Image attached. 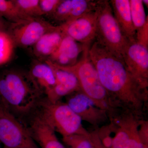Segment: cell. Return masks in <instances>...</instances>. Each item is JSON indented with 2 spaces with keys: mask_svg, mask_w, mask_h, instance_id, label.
<instances>
[{
  "mask_svg": "<svg viewBox=\"0 0 148 148\" xmlns=\"http://www.w3.org/2000/svg\"><path fill=\"white\" fill-rule=\"evenodd\" d=\"M88 55L114 108L131 112L143 117L148 99V86L132 75L121 58L94 42Z\"/></svg>",
  "mask_w": 148,
  "mask_h": 148,
  "instance_id": "cell-1",
  "label": "cell"
},
{
  "mask_svg": "<svg viewBox=\"0 0 148 148\" xmlns=\"http://www.w3.org/2000/svg\"><path fill=\"white\" fill-rule=\"evenodd\" d=\"M42 94L29 74L7 71L0 76L1 102L13 114H27L36 108Z\"/></svg>",
  "mask_w": 148,
  "mask_h": 148,
  "instance_id": "cell-2",
  "label": "cell"
},
{
  "mask_svg": "<svg viewBox=\"0 0 148 148\" xmlns=\"http://www.w3.org/2000/svg\"><path fill=\"white\" fill-rule=\"evenodd\" d=\"M89 47L84 51L81 59L73 66L64 67L54 64L58 68L73 74L78 81L80 91L90 98L98 107L107 111L110 115L116 109L112 105L108 94L100 81L95 66L89 58Z\"/></svg>",
  "mask_w": 148,
  "mask_h": 148,
  "instance_id": "cell-3",
  "label": "cell"
},
{
  "mask_svg": "<svg viewBox=\"0 0 148 148\" xmlns=\"http://www.w3.org/2000/svg\"><path fill=\"white\" fill-rule=\"evenodd\" d=\"M36 115L62 138L75 135L88 136L89 132L84 127L82 121L66 103H52L46 98L41 100Z\"/></svg>",
  "mask_w": 148,
  "mask_h": 148,
  "instance_id": "cell-4",
  "label": "cell"
},
{
  "mask_svg": "<svg viewBox=\"0 0 148 148\" xmlns=\"http://www.w3.org/2000/svg\"><path fill=\"white\" fill-rule=\"evenodd\" d=\"M95 11L96 41L122 59L123 54L129 41L120 28L109 1H97Z\"/></svg>",
  "mask_w": 148,
  "mask_h": 148,
  "instance_id": "cell-5",
  "label": "cell"
},
{
  "mask_svg": "<svg viewBox=\"0 0 148 148\" xmlns=\"http://www.w3.org/2000/svg\"><path fill=\"white\" fill-rule=\"evenodd\" d=\"M142 117L130 111L117 110L110 116L114 135L106 148H146L140 138L139 127Z\"/></svg>",
  "mask_w": 148,
  "mask_h": 148,
  "instance_id": "cell-6",
  "label": "cell"
},
{
  "mask_svg": "<svg viewBox=\"0 0 148 148\" xmlns=\"http://www.w3.org/2000/svg\"><path fill=\"white\" fill-rule=\"evenodd\" d=\"M0 142L6 148H39L25 127L0 101Z\"/></svg>",
  "mask_w": 148,
  "mask_h": 148,
  "instance_id": "cell-7",
  "label": "cell"
},
{
  "mask_svg": "<svg viewBox=\"0 0 148 148\" xmlns=\"http://www.w3.org/2000/svg\"><path fill=\"white\" fill-rule=\"evenodd\" d=\"M56 26L40 17L30 18L11 23L7 33L15 46L27 47L33 46L44 35Z\"/></svg>",
  "mask_w": 148,
  "mask_h": 148,
  "instance_id": "cell-8",
  "label": "cell"
},
{
  "mask_svg": "<svg viewBox=\"0 0 148 148\" xmlns=\"http://www.w3.org/2000/svg\"><path fill=\"white\" fill-rule=\"evenodd\" d=\"M66 103L82 121L86 122L97 129L110 121L108 112L98 107L81 91L69 95Z\"/></svg>",
  "mask_w": 148,
  "mask_h": 148,
  "instance_id": "cell-9",
  "label": "cell"
},
{
  "mask_svg": "<svg viewBox=\"0 0 148 148\" xmlns=\"http://www.w3.org/2000/svg\"><path fill=\"white\" fill-rule=\"evenodd\" d=\"M122 59L132 75L148 86V48L136 41H129L123 54Z\"/></svg>",
  "mask_w": 148,
  "mask_h": 148,
  "instance_id": "cell-10",
  "label": "cell"
},
{
  "mask_svg": "<svg viewBox=\"0 0 148 148\" xmlns=\"http://www.w3.org/2000/svg\"><path fill=\"white\" fill-rule=\"evenodd\" d=\"M96 19L95 10L59 26L66 36L80 43L90 45L95 39Z\"/></svg>",
  "mask_w": 148,
  "mask_h": 148,
  "instance_id": "cell-11",
  "label": "cell"
},
{
  "mask_svg": "<svg viewBox=\"0 0 148 148\" xmlns=\"http://www.w3.org/2000/svg\"><path fill=\"white\" fill-rule=\"evenodd\" d=\"M45 62L53 69L56 79L55 85L46 96L48 101L56 103L64 96L80 91L78 81L73 74L58 68L49 60H46Z\"/></svg>",
  "mask_w": 148,
  "mask_h": 148,
  "instance_id": "cell-12",
  "label": "cell"
},
{
  "mask_svg": "<svg viewBox=\"0 0 148 148\" xmlns=\"http://www.w3.org/2000/svg\"><path fill=\"white\" fill-rule=\"evenodd\" d=\"M97 1L61 0L54 13L51 16L61 25L95 10Z\"/></svg>",
  "mask_w": 148,
  "mask_h": 148,
  "instance_id": "cell-13",
  "label": "cell"
},
{
  "mask_svg": "<svg viewBox=\"0 0 148 148\" xmlns=\"http://www.w3.org/2000/svg\"><path fill=\"white\" fill-rule=\"evenodd\" d=\"M90 46L80 43L65 36L58 48L47 60L59 66H73L77 62L80 54Z\"/></svg>",
  "mask_w": 148,
  "mask_h": 148,
  "instance_id": "cell-14",
  "label": "cell"
},
{
  "mask_svg": "<svg viewBox=\"0 0 148 148\" xmlns=\"http://www.w3.org/2000/svg\"><path fill=\"white\" fill-rule=\"evenodd\" d=\"M36 143L40 148H66L57 138L56 132L36 115L27 127Z\"/></svg>",
  "mask_w": 148,
  "mask_h": 148,
  "instance_id": "cell-15",
  "label": "cell"
},
{
  "mask_svg": "<svg viewBox=\"0 0 148 148\" xmlns=\"http://www.w3.org/2000/svg\"><path fill=\"white\" fill-rule=\"evenodd\" d=\"M115 18L124 36L130 42L136 41V31L132 22L129 0L109 1Z\"/></svg>",
  "mask_w": 148,
  "mask_h": 148,
  "instance_id": "cell-16",
  "label": "cell"
},
{
  "mask_svg": "<svg viewBox=\"0 0 148 148\" xmlns=\"http://www.w3.org/2000/svg\"><path fill=\"white\" fill-rule=\"evenodd\" d=\"M28 74L43 95L46 96L55 85L56 79L53 69L46 62L34 63Z\"/></svg>",
  "mask_w": 148,
  "mask_h": 148,
  "instance_id": "cell-17",
  "label": "cell"
},
{
  "mask_svg": "<svg viewBox=\"0 0 148 148\" xmlns=\"http://www.w3.org/2000/svg\"><path fill=\"white\" fill-rule=\"evenodd\" d=\"M65 36L60 26L56 25L55 29L44 35L33 46L34 54L40 59L47 60L58 48Z\"/></svg>",
  "mask_w": 148,
  "mask_h": 148,
  "instance_id": "cell-18",
  "label": "cell"
},
{
  "mask_svg": "<svg viewBox=\"0 0 148 148\" xmlns=\"http://www.w3.org/2000/svg\"><path fill=\"white\" fill-rule=\"evenodd\" d=\"M0 16L10 23L32 18L21 13L12 0H0Z\"/></svg>",
  "mask_w": 148,
  "mask_h": 148,
  "instance_id": "cell-19",
  "label": "cell"
},
{
  "mask_svg": "<svg viewBox=\"0 0 148 148\" xmlns=\"http://www.w3.org/2000/svg\"><path fill=\"white\" fill-rule=\"evenodd\" d=\"M15 47L13 40L8 33L0 32V66L10 61Z\"/></svg>",
  "mask_w": 148,
  "mask_h": 148,
  "instance_id": "cell-20",
  "label": "cell"
},
{
  "mask_svg": "<svg viewBox=\"0 0 148 148\" xmlns=\"http://www.w3.org/2000/svg\"><path fill=\"white\" fill-rule=\"evenodd\" d=\"M130 13L135 31L144 26L148 20L142 0H129Z\"/></svg>",
  "mask_w": 148,
  "mask_h": 148,
  "instance_id": "cell-21",
  "label": "cell"
},
{
  "mask_svg": "<svg viewBox=\"0 0 148 148\" xmlns=\"http://www.w3.org/2000/svg\"><path fill=\"white\" fill-rule=\"evenodd\" d=\"M19 11L26 16L32 18L43 15L40 5L39 0H12Z\"/></svg>",
  "mask_w": 148,
  "mask_h": 148,
  "instance_id": "cell-22",
  "label": "cell"
},
{
  "mask_svg": "<svg viewBox=\"0 0 148 148\" xmlns=\"http://www.w3.org/2000/svg\"><path fill=\"white\" fill-rule=\"evenodd\" d=\"M88 136L73 135L62 138V140L69 148H92Z\"/></svg>",
  "mask_w": 148,
  "mask_h": 148,
  "instance_id": "cell-23",
  "label": "cell"
},
{
  "mask_svg": "<svg viewBox=\"0 0 148 148\" xmlns=\"http://www.w3.org/2000/svg\"><path fill=\"white\" fill-rule=\"evenodd\" d=\"M61 0H39L40 5L43 15L51 16L55 11Z\"/></svg>",
  "mask_w": 148,
  "mask_h": 148,
  "instance_id": "cell-24",
  "label": "cell"
},
{
  "mask_svg": "<svg viewBox=\"0 0 148 148\" xmlns=\"http://www.w3.org/2000/svg\"><path fill=\"white\" fill-rule=\"evenodd\" d=\"M136 32V41L148 48V20L144 26L137 30Z\"/></svg>",
  "mask_w": 148,
  "mask_h": 148,
  "instance_id": "cell-25",
  "label": "cell"
},
{
  "mask_svg": "<svg viewBox=\"0 0 148 148\" xmlns=\"http://www.w3.org/2000/svg\"><path fill=\"white\" fill-rule=\"evenodd\" d=\"M92 148H106L99 138L97 130L89 132L88 136Z\"/></svg>",
  "mask_w": 148,
  "mask_h": 148,
  "instance_id": "cell-26",
  "label": "cell"
},
{
  "mask_svg": "<svg viewBox=\"0 0 148 148\" xmlns=\"http://www.w3.org/2000/svg\"><path fill=\"white\" fill-rule=\"evenodd\" d=\"M10 22L0 16V32L8 33Z\"/></svg>",
  "mask_w": 148,
  "mask_h": 148,
  "instance_id": "cell-27",
  "label": "cell"
},
{
  "mask_svg": "<svg viewBox=\"0 0 148 148\" xmlns=\"http://www.w3.org/2000/svg\"><path fill=\"white\" fill-rule=\"evenodd\" d=\"M143 4L144 5H145L147 8H148V0H142Z\"/></svg>",
  "mask_w": 148,
  "mask_h": 148,
  "instance_id": "cell-28",
  "label": "cell"
},
{
  "mask_svg": "<svg viewBox=\"0 0 148 148\" xmlns=\"http://www.w3.org/2000/svg\"><path fill=\"white\" fill-rule=\"evenodd\" d=\"M4 148H6L4 147Z\"/></svg>",
  "mask_w": 148,
  "mask_h": 148,
  "instance_id": "cell-29",
  "label": "cell"
},
{
  "mask_svg": "<svg viewBox=\"0 0 148 148\" xmlns=\"http://www.w3.org/2000/svg\"><path fill=\"white\" fill-rule=\"evenodd\" d=\"M0 101H1V99H0Z\"/></svg>",
  "mask_w": 148,
  "mask_h": 148,
  "instance_id": "cell-30",
  "label": "cell"
}]
</instances>
